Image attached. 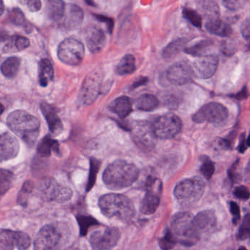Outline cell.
<instances>
[{"label": "cell", "mask_w": 250, "mask_h": 250, "mask_svg": "<svg viewBox=\"0 0 250 250\" xmlns=\"http://www.w3.org/2000/svg\"><path fill=\"white\" fill-rule=\"evenodd\" d=\"M222 1L226 8L236 11L243 8L248 0H222Z\"/></svg>", "instance_id": "ee69618b"}, {"label": "cell", "mask_w": 250, "mask_h": 250, "mask_svg": "<svg viewBox=\"0 0 250 250\" xmlns=\"http://www.w3.org/2000/svg\"><path fill=\"white\" fill-rule=\"evenodd\" d=\"M85 2L89 6H95V2L92 0H85Z\"/></svg>", "instance_id": "6f0895ef"}, {"label": "cell", "mask_w": 250, "mask_h": 250, "mask_svg": "<svg viewBox=\"0 0 250 250\" xmlns=\"http://www.w3.org/2000/svg\"><path fill=\"white\" fill-rule=\"evenodd\" d=\"M135 70H136L135 58L132 54L125 55L117 67V73L120 76L132 74Z\"/></svg>", "instance_id": "f1b7e54d"}, {"label": "cell", "mask_w": 250, "mask_h": 250, "mask_svg": "<svg viewBox=\"0 0 250 250\" xmlns=\"http://www.w3.org/2000/svg\"><path fill=\"white\" fill-rule=\"evenodd\" d=\"M19 1L31 12L39 11L42 6L41 0H19Z\"/></svg>", "instance_id": "bcb514c9"}, {"label": "cell", "mask_w": 250, "mask_h": 250, "mask_svg": "<svg viewBox=\"0 0 250 250\" xmlns=\"http://www.w3.org/2000/svg\"><path fill=\"white\" fill-rule=\"evenodd\" d=\"M241 33L247 41L250 40V17L245 19L241 26Z\"/></svg>", "instance_id": "f907efd6"}, {"label": "cell", "mask_w": 250, "mask_h": 250, "mask_svg": "<svg viewBox=\"0 0 250 250\" xmlns=\"http://www.w3.org/2000/svg\"><path fill=\"white\" fill-rule=\"evenodd\" d=\"M65 8L64 0H46L47 14L54 21H59L64 17Z\"/></svg>", "instance_id": "d4e9b609"}, {"label": "cell", "mask_w": 250, "mask_h": 250, "mask_svg": "<svg viewBox=\"0 0 250 250\" xmlns=\"http://www.w3.org/2000/svg\"><path fill=\"white\" fill-rule=\"evenodd\" d=\"M239 160H236L233 165L231 167L229 170V177L230 180L231 181L232 183H236V182H240L241 176L240 174L238 171L239 168Z\"/></svg>", "instance_id": "f6af8a7d"}, {"label": "cell", "mask_w": 250, "mask_h": 250, "mask_svg": "<svg viewBox=\"0 0 250 250\" xmlns=\"http://www.w3.org/2000/svg\"><path fill=\"white\" fill-rule=\"evenodd\" d=\"M232 97L235 99L238 100V101H243V100L247 99L248 97V91L246 86L244 87L240 92L236 93V95H232Z\"/></svg>", "instance_id": "f5cc1de1"}, {"label": "cell", "mask_w": 250, "mask_h": 250, "mask_svg": "<svg viewBox=\"0 0 250 250\" xmlns=\"http://www.w3.org/2000/svg\"><path fill=\"white\" fill-rule=\"evenodd\" d=\"M64 25L68 29L79 27L83 20V10L77 4H70L66 7Z\"/></svg>", "instance_id": "7402d4cb"}, {"label": "cell", "mask_w": 250, "mask_h": 250, "mask_svg": "<svg viewBox=\"0 0 250 250\" xmlns=\"http://www.w3.org/2000/svg\"><path fill=\"white\" fill-rule=\"evenodd\" d=\"M139 176V170L132 163L117 160L107 167L104 171V183L111 189H122L131 186Z\"/></svg>", "instance_id": "6da1fadb"}, {"label": "cell", "mask_w": 250, "mask_h": 250, "mask_svg": "<svg viewBox=\"0 0 250 250\" xmlns=\"http://www.w3.org/2000/svg\"><path fill=\"white\" fill-rule=\"evenodd\" d=\"M200 170H201L203 176L206 179L209 180L214 175V172H215L214 163L208 157H204L202 159V163H201Z\"/></svg>", "instance_id": "74e56055"}, {"label": "cell", "mask_w": 250, "mask_h": 250, "mask_svg": "<svg viewBox=\"0 0 250 250\" xmlns=\"http://www.w3.org/2000/svg\"><path fill=\"white\" fill-rule=\"evenodd\" d=\"M110 110L120 118L125 119L132 112V104L127 97L123 96L114 100L109 106Z\"/></svg>", "instance_id": "cb8c5ba5"}, {"label": "cell", "mask_w": 250, "mask_h": 250, "mask_svg": "<svg viewBox=\"0 0 250 250\" xmlns=\"http://www.w3.org/2000/svg\"><path fill=\"white\" fill-rule=\"evenodd\" d=\"M85 38L88 48L93 54L101 52L106 43L105 32L95 25H92L86 29Z\"/></svg>", "instance_id": "ac0fdd59"}, {"label": "cell", "mask_w": 250, "mask_h": 250, "mask_svg": "<svg viewBox=\"0 0 250 250\" xmlns=\"http://www.w3.org/2000/svg\"><path fill=\"white\" fill-rule=\"evenodd\" d=\"M0 43L4 53L19 52L29 46V39L21 35L10 37L6 34H0Z\"/></svg>", "instance_id": "d6986e66"}, {"label": "cell", "mask_w": 250, "mask_h": 250, "mask_svg": "<svg viewBox=\"0 0 250 250\" xmlns=\"http://www.w3.org/2000/svg\"><path fill=\"white\" fill-rule=\"evenodd\" d=\"M205 185L198 177L185 179L179 182L174 189L175 197L181 204L190 206L196 204L202 198Z\"/></svg>", "instance_id": "277c9868"}, {"label": "cell", "mask_w": 250, "mask_h": 250, "mask_svg": "<svg viewBox=\"0 0 250 250\" xmlns=\"http://www.w3.org/2000/svg\"><path fill=\"white\" fill-rule=\"evenodd\" d=\"M229 118V111L223 104L219 103H209L198 110L193 116L194 123H211L214 125L223 124Z\"/></svg>", "instance_id": "52a82bcc"}, {"label": "cell", "mask_w": 250, "mask_h": 250, "mask_svg": "<svg viewBox=\"0 0 250 250\" xmlns=\"http://www.w3.org/2000/svg\"><path fill=\"white\" fill-rule=\"evenodd\" d=\"M135 105L140 111H151L158 107L159 101L154 95L144 94L137 99Z\"/></svg>", "instance_id": "83f0119b"}, {"label": "cell", "mask_w": 250, "mask_h": 250, "mask_svg": "<svg viewBox=\"0 0 250 250\" xmlns=\"http://www.w3.org/2000/svg\"><path fill=\"white\" fill-rule=\"evenodd\" d=\"M38 189L44 199L48 201L66 202L73 196V191L70 188L59 185L52 178H46L42 180Z\"/></svg>", "instance_id": "9c48e42d"}, {"label": "cell", "mask_w": 250, "mask_h": 250, "mask_svg": "<svg viewBox=\"0 0 250 250\" xmlns=\"http://www.w3.org/2000/svg\"><path fill=\"white\" fill-rule=\"evenodd\" d=\"M245 134L243 133L240 137V141H239V147H238V150H239V152L243 153L245 152V151L247 150V140L246 138H245Z\"/></svg>", "instance_id": "db71d44e"}, {"label": "cell", "mask_w": 250, "mask_h": 250, "mask_svg": "<svg viewBox=\"0 0 250 250\" xmlns=\"http://www.w3.org/2000/svg\"><path fill=\"white\" fill-rule=\"evenodd\" d=\"M187 40L185 38H179L169 43L163 51V56L165 59H171L177 55L186 45Z\"/></svg>", "instance_id": "d6a6232c"}, {"label": "cell", "mask_w": 250, "mask_h": 250, "mask_svg": "<svg viewBox=\"0 0 250 250\" xmlns=\"http://www.w3.org/2000/svg\"><path fill=\"white\" fill-rule=\"evenodd\" d=\"M102 82V76L98 75L89 76L85 79L81 92V98L83 104L89 105L97 99L101 92Z\"/></svg>", "instance_id": "9a60e30c"}, {"label": "cell", "mask_w": 250, "mask_h": 250, "mask_svg": "<svg viewBox=\"0 0 250 250\" xmlns=\"http://www.w3.org/2000/svg\"><path fill=\"white\" fill-rule=\"evenodd\" d=\"M238 250H248L246 248H245V247H242V248H239V249Z\"/></svg>", "instance_id": "94428289"}, {"label": "cell", "mask_w": 250, "mask_h": 250, "mask_svg": "<svg viewBox=\"0 0 250 250\" xmlns=\"http://www.w3.org/2000/svg\"><path fill=\"white\" fill-rule=\"evenodd\" d=\"M85 49L83 43L73 38H66L59 45L57 55L64 64L79 65L83 61Z\"/></svg>", "instance_id": "8992f818"}, {"label": "cell", "mask_w": 250, "mask_h": 250, "mask_svg": "<svg viewBox=\"0 0 250 250\" xmlns=\"http://www.w3.org/2000/svg\"><path fill=\"white\" fill-rule=\"evenodd\" d=\"M237 238L239 240L245 241L250 239V214H247L238 230Z\"/></svg>", "instance_id": "ab89813d"}, {"label": "cell", "mask_w": 250, "mask_h": 250, "mask_svg": "<svg viewBox=\"0 0 250 250\" xmlns=\"http://www.w3.org/2000/svg\"><path fill=\"white\" fill-rule=\"evenodd\" d=\"M4 105H3L2 104H0V115H1V114H3V112H4Z\"/></svg>", "instance_id": "680465c9"}, {"label": "cell", "mask_w": 250, "mask_h": 250, "mask_svg": "<svg viewBox=\"0 0 250 250\" xmlns=\"http://www.w3.org/2000/svg\"><path fill=\"white\" fill-rule=\"evenodd\" d=\"M14 177L10 170L0 168V195H4L10 189Z\"/></svg>", "instance_id": "836d02e7"}, {"label": "cell", "mask_w": 250, "mask_h": 250, "mask_svg": "<svg viewBox=\"0 0 250 250\" xmlns=\"http://www.w3.org/2000/svg\"><path fill=\"white\" fill-rule=\"evenodd\" d=\"M193 217L190 212L184 211L178 213L172 219L170 230L177 241L185 246H192L198 240L192 226Z\"/></svg>", "instance_id": "5b68a950"}, {"label": "cell", "mask_w": 250, "mask_h": 250, "mask_svg": "<svg viewBox=\"0 0 250 250\" xmlns=\"http://www.w3.org/2000/svg\"><path fill=\"white\" fill-rule=\"evenodd\" d=\"M19 141L8 132H0V162L8 161L17 157Z\"/></svg>", "instance_id": "e0dca14e"}, {"label": "cell", "mask_w": 250, "mask_h": 250, "mask_svg": "<svg viewBox=\"0 0 250 250\" xmlns=\"http://www.w3.org/2000/svg\"><path fill=\"white\" fill-rule=\"evenodd\" d=\"M54 72L52 64L48 59H43L39 63V82L41 86H48L54 79Z\"/></svg>", "instance_id": "484cf974"}, {"label": "cell", "mask_w": 250, "mask_h": 250, "mask_svg": "<svg viewBox=\"0 0 250 250\" xmlns=\"http://www.w3.org/2000/svg\"><path fill=\"white\" fill-rule=\"evenodd\" d=\"M52 151L59 153L58 142L50 136L44 137L38 144V154L42 157H48Z\"/></svg>", "instance_id": "4316f807"}, {"label": "cell", "mask_w": 250, "mask_h": 250, "mask_svg": "<svg viewBox=\"0 0 250 250\" xmlns=\"http://www.w3.org/2000/svg\"><path fill=\"white\" fill-rule=\"evenodd\" d=\"M194 76L193 68L185 62L175 63L166 72L167 80L174 85L186 84L192 81Z\"/></svg>", "instance_id": "5bb4252c"}, {"label": "cell", "mask_w": 250, "mask_h": 250, "mask_svg": "<svg viewBox=\"0 0 250 250\" xmlns=\"http://www.w3.org/2000/svg\"><path fill=\"white\" fill-rule=\"evenodd\" d=\"M31 245V239L26 233L16 231V246L19 250H27Z\"/></svg>", "instance_id": "60d3db41"}, {"label": "cell", "mask_w": 250, "mask_h": 250, "mask_svg": "<svg viewBox=\"0 0 250 250\" xmlns=\"http://www.w3.org/2000/svg\"><path fill=\"white\" fill-rule=\"evenodd\" d=\"M4 11V2H3V0H0V17H1V15L3 14Z\"/></svg>", "instance_id": "9f6ffc18"}, {"label": "cell", "mask_w": 250, "mask_h": 250, "mask_svg": "<svg viewBox=\"0 0 250 250\" xmlns=\"http://www.w3.org/2000/svg\"><path fill=\"white\" fill-rule=\"evenodd\" d=\"M182 14H183L184 18L186 19L188 21L190 22L195 27L199 28V29L202 27V18L198 12L192 10V9L185 8L183 9Z\"/></svg>", "instance_id": "8d00e7d4"}, {"label": "cell", "mask_w": 250, "mask_h": 250, "mask_svg": "<svg viewBox=\"0 0 250 250\" xmlns=\"http://www.w3.org/2000/svg\"><path fill=\"white\" fill-rule=\"evenodd\" d=\"M16 246V231L0 230V250H13Z\"/></svg>", "instance_id": "4dcf8cb0"}, {"label": "cell", "mask_w": 250, "mask_h": 250, "mask_svg": "<svg viewBox=\"0 0 250 250\" xmlns=\"http://www.w3.org/2000/svg\"><path fill=\"white\" fill-rule=\"evenodd\" d=\"M12 23L17 26H23L26 23V19L21 10L19 8H14L10 11L9 15Z\"/></svg>", "instance_id": "7bdbcfd3"}, {"label": "cell", "mask_w": 250, "mask_h": 250, "mask_svg": "<svg viewBox=\"0 0 250 250\" xmlns=\"http://www.w3.org/2000/svg\"><path fill=\"white\" fill-rule=\"evenodd\" d=\"M99 207L105 217L123 221H129L135 214V207L130 200L120 194L110 193L101 197Z\"/></svg>", "instance_id": "3957f363"}, {"label": "cell", "mask_w": 250, "mask_h": 250, "mask_svg": "<svg viewBox=\"0 0 250 250\" xmlns=\"http://www.w3.org/2000/svg\"><path fill=\"white\" fill-rule=\"evenodd\" d=\"M218 57L215 55L204 56L199 57L194 62L193 70L195 75L203 79H208L212 77L218 66Z\"/></svg>", "instance_id": "2e32d148"}, {"label": "cell", "mask_w": 250, "mask_h": 250, "mask_svg": "<svg viewBox=\"0 0 250 250\" xmlns=\"http://www.w3.org/2000/svg\"><path fill=\"white\" fill-rule=\"evenodd\" d=\"M230 211L233 215V223L235 225L237 224L238 222L240 220L241 215L240 208H239V205L236 202L231 201L230 202Z\"/></svg>", "instance_id": "681fc988"}, {"label": "cell", "mask_w": 250, "mask_h": 250, "mask_svg": "<svg viewBox=\"0 0 250 250\" xmlns=\"http://www.w3.org/2000/svg\"><path fill=\"white\" fill-rule=\"evenodd\" d=\"M235 138H236V135H235L234 132H231L229 136H227V138L221 140V142L220 143H221L222 146L227 148H231L233 139H234Z\"/></svg>", "instance_id": "816d5d0a"}, {"label": "cell", "mask_w": 250, "mask_h": 250, "mask_svg": "<svg viewBox=\"0 0 250 250\" xmlns=\"http://www.w3.org/2000/svg\"><path fill=\"white\" fill-rule=\"evenodd\" d=\"M32 189H33V183L31 181H26L23 183L19 195H18L17 202L19 205L26 207L29 195L32 193Z\"/></svg>", "instance_id": "e575fe53"}, {"label": "cell", "mask_w": 250, "mask_h": 250, "mask_svg": "<svg viewBox=\"0 0 250 250\" xmlns=\"http://www.w3.org/2000/svg\"><path fill=\"white\" fill-rule=\"evenodd\" d=\"M162 184L159 179L150 177L147 180L146 193L141 203V212L145 215L154 214L160 203Z\"/></svg>", "instance_id": "8fae6325"}, {"label": "cell", "mask_w": 250, "mask_h": 250, "mask_svg": "<svg viewBox=\"0 0 250 250\" xmlns=\"http://www.w3.org/2000/svg\"><path fill=\"white\" fill-rule=\"evenodd\" d=\"M132 132L136 142L144 146H152L157 138L153 132L151 124L146 123H138L134 126Z\"/></svg>", "instance_id": "ffe728a7"}, {"label": "cell", "mask_w": 250, "mask_h": 250, "mask_svg": "<svg viewBox=\"0 0 250 250\" xmlns=\"http://www.w3.org/2000/svg\"><path fill=\"white\" fill-rule=\"evenodd\" d=\"M100 166H101V162L99 160H95V159H92L90 160V171H89L90 173H89V180H88L87 186H86V191L91 190L95 185Z\"/></svg>", "instance_id": "f35d334b"}, {"label": "cell", "mask_w": 250, "mask_h": 250, "mask_svg": "<svg viewBox=\"0 0 250 250\" xmlns=\"http://www.w3.org/2000/svg\"><path fill=\"white\" fill-rule=\"evenodd\" d=\"M20 66L21 60L19 57H10L1 64V71L5 77L13 78L17 74Z\"/></svg>", "instance_id": "f546056e"}, {"label": "cell", "mask_w": 250, "mask_h": 250, "mask_svg": "<svg viewBox=\"0 0 250 250\" xmlns=\"http://www.w3.org/2000/svg\"><path fill=\"white\" fill-rule=\"evenodd\" d=\"M233 194H234L235 197L239 199L244 200V201H246L250 198L249 189L245 186L236 187L233 191Z\"/></svg>", "instance_id": "7dc6e473"}, {"label": "cell", "mask_w": 250, "mask_h": 250, "mask_svg": "<svg viewBox=\"0 0 250 250\" xmlns=\"http://www.w3.org/2000/svg\"><path fill=\"white\" fill-rule=\"evenodd\" d=\"M249 43H248V48H249V49L250 50V40H249Z\"/></svg>", "instance_id": "6125c7cd"}, {"label": "cell", "mask_w": 250, "mask_h": 250, "mask_svg": "<svg viewBox=\"0 0 250 250\" xmlns=\"http://www.w3.org/2000/svg\"><path fill=\"white\" fill-rule=\"evenodd\" d=\"M205 26L207 30L210 33L223 38L230 37L233 32L231 26L222 21L217 16L209 18L206 23Z\"/></svg>", "instance_id": "603a6c76"}, {"label": "cell", "mask_w": 250, "mask_h": 250, "mask_svg": "<svg viewBox=\"0 0 250 250\" xmlns=\"http://www.w3.org/2000/svg\"><path fill=\"white\" fill-rule=\"evenodd\" d=\"M177 242V239L172 233L170 229H167L164 236L159 241L160 249L162 250H170L174 248Z\"/></svg>", "instance_id": "d590c367"}, {"label": "cell", "mask_w": 250, "mask_h": 250, "mask_svg": "<svg viewBox=\"0 0 250 250\" xmlns=\"http://www.w3.org/2000/svg\"><path fill=\"white\" fill-rule=\"evenodd\" d=\"M61 242V235L51 225L40 230L34 242V250H57Z\"/></svg>", "instance_id": "7c38bea8"}, {"label": "cell", "mask_w": 250, "mask_h": 250, "mask_svg": "<svg viewBox=\"0 0 250 250\" xmlns=\"http://www.w3.org/2000/svg\"><path fill=\"white\" fill-rule=\"evenodd\" d=\"M8 127L29 146L34 145L39 135L41 123L38 118L23 110H17L7 118Z\"/></svg>", "instance_id": "7a4b0ae2"}, {"label": "cell", "mask_w": 250, "mask_h": 250, "mask_svg": "<svg viewBox=\"0 0 250 250\" xmlns=\"http://www.w3.org/2000/svg\"><path fill=\"white\" fill-rule=\"evenodd\" d=\"M78 223L80 226L81 234L85 236L87 233L89 227L95 225H98V222L92 217H86V216H79L78 217Z\"/></svg>", "instance_id": "b9f144b4"}, {"label": "cell", "mask_w": 250, "mask_h": 250, "mask_svg": "<svg viewBox=\"0 0 250 250\" xmlns=\"http://www.w3.org/2000/svg\"><path fill=\"white\" fill-rule=\"evenodd\" d=\"M41 109L48 123L50 131L54 135H59L63 129L62 123L59 117L55 108L46 103L41 104Z\"/></svg>", "instance_id": "44dd1931"}, {"label": "cell", "mask_w": 250, "mask_h": 250, "mask_svg": "<svg viewBox=\"0 0 250 250\" xmlns=\"http://www.w3.org/2000/svg\"><path fill=\"white\" fill-rule=\"evenodd\" d=\"M120 232L117 228L108 227L95 230L89 238V243L94 250H109L117 245Z\"/></svg>", "instance_id": "30bf717a"}, {"label": "cell", "mask_w": 250, "mask_h": 250, "mask_svg": "<svg viewBox=\"0 0 250 250\" xmlns=\"http://www.w3.org/2000/svg\"><path fill=\"white\" fill-rule=\"evenodd\" d=\"M247 144H248V146H250V135L247 139Z\"/></svg>", "instance_id": "91938a15"}, {"label": "cell", "mask_w": 250, "mask_h": 250, "mask_svg": "<svg viewBox=\"0 0 250 250\" xmlns=\"http://www.w3.org/2000/svg\"><path fill=\"white\" fill-rule=\"evenodd\" d=\"M217 225V216L212 210L201 211L193 217L192 220L194 231L198 239L204 235L209 234L214 232Z\"/></svg>", "instance_id": "4fadbf2b"}, {"label": "cell", "mask_w": 250, "mask_h": 250, "mask_svg": "<svg viewBox=\"0 0 250 250\" xmlns=\"http://www.w3.org/2000/svg\"><path fill=\"white\" fill-rule=\"evenodd\" d=\"M147 82V79H145V78H141L140 80H138V82H135L133 84V86L135 88L138 87L139 86H141V85L145 84Z\"/></svg>", "instance_id": "11a10c76"}, {"label": "cell", "mask_w": 250, "mask_h": 250, "mask_svg": "<svg viewBox=\"0 0 250 250\" xmlns=\"http://www.w3.org/2000/svg\"><path fill=\"white\" fill-rule=\"evenodd\" d=\"M95 19H98L100 21L104 22L106 24L107 28H108V32L109 34H112L113 30H114V22L111 18L107 17V16H103V15L95 14Z\"/></svg>", "instance_id": "c3c4849f"}, {"label": "cell", "mask_w": 250, "mask_h": 250, "mask_svg": "<svg viewBox=\"0 0 250 250\" xmlns=\"http://www.w3.org/2000/svg\"><path fill=\"white\" fill-rule=\"evenodd\" d=\"M211 45H212V42L211 41L208 40L201 41L189 48H185V51L187 54L194 57H204V56L208 55L207 52Z\"/></svg>", "instance_id": "1f68e13d"}, {"label": "cell", "mask_w": 250, "mask_h": 250, "mask_svg": "<svg viewBox=\"0 0 250 250\" xmlns=\"http://www.w3.org/2000/svg\"><path fill=\"white\" fill-rule=\"evenodd\" d=\"M153 132L160 139H170L180 132L182 123L177 116L166 114L158 117L151 124Z\"/></svg>", "instance_id": "ba28073f"}]
</instances>
